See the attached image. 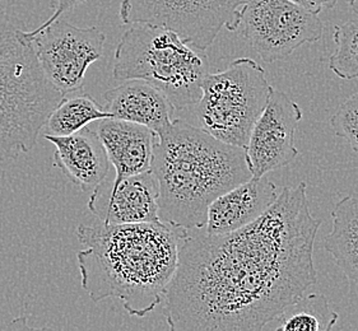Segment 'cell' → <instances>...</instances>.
<instances>
[{"label": "cell", "mask_w": 358, "mask_h": 331, "mask_svg": "<svg viewBox=\"0 0 358 331\" xmlns=\"http://www.w3.org/2000/svg\"><path fill=\"white\" fill-rule=\"evenodd\" d=\"M306 189L303 181L282 187L272 207L241 230H187L164 298L171 330H264L315 286L322 221L310 210Z\"/></svg>", "instance_id": "cell-1"}, {"label": "cell", "mask_w": 358, "mask_h": 331, "mask_svg": "<svg viewBox=\"0 0 358 331\" xmlns=\"http://www.w3.org/2000/svg\"><path fill=\"white\" fill-rule=\"evenodd\" d=\"M187 230L162 221L80 224L76 235L85 246L77 252L82 288L94 303L117 298L130 316H147L164 302Z\"/></svg>", "instance_id": "cell-2"}, {"label": "cell", "mask_w": 358, "mask_h": 331, "mask_svg": "<svg viewBox=\"0 0 358 331\" xmlns=\"http://www.w3.org/2000/svg\"><path fill=\"white\" fill-rule=\"evenodd\" d=\"M151 171L158 185V219L185 230L203 228L209 204L252 177L244 148L181 119L157 135Z\"/></svg>", "instance_id": "cell-3"}, {"label": "cell", "mask_w": 358, "mask_h": 331, "mask_svg": "<svg viewBox=\"0 0 358 331\" xmlns=\"http://www.w3.org/2000/svg\"><path fill=\"white\" fill-rule=\"evenodd\" d=\"M64 94L45 77L26 29L0 10V161L18 159L37 143Z\"/></svg>", "instance_id": "cell-4"}, {"label": "cell", "mask_w": 358, "mask_h": 331, "mask_svg": "<svg viewBox=\"0 0 358 331\" xmlns=\"http://www.w3.org/2000/svg\"><path fill=\"white\" fill-rule=\"evenodd\" d=\"M208 73L206 51L161 26L130 24L115 51V80L151 83L169 97L176 110H185L201 100V84Z\"/></svg>", "instance_id": "cell-5"}, {"label": "cell", "mask_w": 358, "mask_h": 331, "mask_svg": "<svg viewBox=\"0 0 358 331\" xmlns=\"http://www.w3.org/2000/svg\"><path fill=\"white\" fill-rule=\"evenodd\" d=\"M273 87L254 59L238 58L222 72L208 73L195 115L203 130L227 145L245 148Z\"/></svg>", "instance_id": "cell-6"}, {"label": "cell", "mask_w": 358, "mask_h": 331, "mask_svg": "<svg viewBox=\"0 0 358 331\" xmlns=\"http://www.w3.org/2000/svg\"><path fill=\"white\" fill-rule=\"evenodd\" d=\"M246 0H122L124 24H153L172 29L185 43L207 50L220 31H236Z\"/></svg>", "instance_id": "cell-7"}, {"label": "cell", "mask_w": 358, "mask_h": 331, "mask_svg": "<svg viewBox=\"0 0 358 331\" xmlns=\"http://www.w3.org/2000/svg\"><path fill=\"white\" fill-rule=\"evenodd\" d=\"M238 29L263 61L274 63L319 41L324 24L319 15L289 0H246Z\"/></svg>", "instance_id": "cell-8"}, {"label": "cell", "mask_w": 358, "mask_h": 331, "mask_svg": "<svg viewBox=\"0 0 358 331\" xmlns=\"http://www.w3.org/2000/svg\"><path fill=\"white\" fill-rule=\"evenodd\" d=\"M26 35L45 77L64 96L82 89L88 68L102 58L106 41L97 27H78L60 18Z\"/></svg>", "instance_id": "cell-9"}, {"label": "cell", "mask_w": 358, "mask_h": 331, "mask_svg": "<svg viewBox=\"0 0 358 331\" xmlns=\"http://www.w3.org/2000/svg\"><path fill=\"white\" fill-rule=\"evenodd\" d=\"M301 119L299 103L273 87L269 101L254 124L244 148L252 177H263L297 159L294 133Z\"/></svg>", "instance_id": "cell-10"}, {"label": "cell", "mask_w": 358, "mask_h": 331, "mask_svg": "<svg viewBox=\"0 0 358 331\" xmlns=\"http://www.w3.org/2000/svg\"><path fill=\"white\" fill-rule=\"evenodd\" d=\"M103 224L155 222L158 219V185L152 171L102 181L87 203Z\"/></svg>", "instance_id": "cell-11"}, {"label": "cell", "mask_w": 358, "mask_h": 331, "mask_svg": "<svg viewBox=\"0 0 358 331\" xmlns=\"http://www.w3.org/2000/svg\"><path fill=\"white\" fill-rule=\"evenodd\" d=\"M280 191L278 186L264 176L251 177L209 204L203 230L208 235H226L241 230L263 216L277 200Z\"/></svg>", "instance_id": "cell-12"}, {"label": "cell", "mask_w": 358, "mask_h": 331, "mask_svg": "<svg viewBox=\"0 0 358 331\" xmlns=\"http://www.w3.org/2000/svg\"><path fill=\"white\" fill-rule=\"evenodd\" d=\"M102 108L110 117L139 124L156 135L170 128L176 108L162 91L143 80H124L105 92Z\"/></svg>", "instance_id": "cell-13"}, {"label": "cell", "mask_w": 358, "mask_h": 331, "mask_svg": "<svg viewBox=\"0 0 358 331\" xmlns=\"http://www.w3.org/2000/svg\"><path fill=\"white\" fill-rule=\"evenodd\" d=\"M55 147L54 165L82 191H94L110 171V161L96 130L88 126L72 135L43 134Z\"/></svg>", "instance_id": "cell-14"}, {"label": "cell", "mask_w": 358, "mask_h": 331, "mask_svg": "<svg viewBox=\"0 0 358 331\" xmlns=\"http://www.w3.org/2000/svg\"><path fill=\"white\" fill-rule=\"evenodd\" d=\"M96 133L115 168L114 180L151 171L157 135L139 124L114 117L97 122Z\"/></svg>", "instance_id": "cell-15"}, {"label": "cell", "mask_w": 358, "mask_h": 331, "mask_svg": "<svg viewBox=\"0 0 358 331\" xmlns=\"http://www.w3.org/2000/svg\"><path fill=\"white\" fill-rule=\"evenodd\" d=\"M333 227L324 247L350 281L358 283V199L345 196L331 212Z\"/></svg>", "instance_id": "cell-16"}, {"label": "cell", "mask_w": 358, "mask_h": 331, "mask_svg": "<svg viewBox=\"0 0 358 331\" xmlns=\"http://www.w3.org/2000/svg\"><path fill=\"white\" fill-rule=\"evenodd\" d=\"M337 311L330 307L322 295H302L296 302L289 304L271 326L277 331H329L337 324Z\"/></svg>", "instance_id": "cell-17"}, {"label": "cell", "mask_w": 358, "mask_h": 331, "mask_svg": "<svg viewBox=\"0 0 358 331\" xmlns=\"http://www.w3.org/2000/svg\"><path fill=\"white\" fill-rule=\"evenodd\" d=\"M110 117L103 110L102 105H99L88 94H77L74 97L64 96L59 102L57 108L52 110L43 129V134H50L57 137L72 135L79 130L88 126L94 122Z\"/></svg>", "instance_id": "cell-18"}, {"label": "cell", "mask_w": 358, "mask_h": 331, "mask_svg": "<svg viewBox=\"0 0 358 331\" xmlns=\"http://www.w3.org/2000/svg\"><path fill=\"white\" fill-rule=\"evenodd\" d=\"M333 40L336 47L330 55V71L341 80H357L358 20L336 26Z\"/></svg>", "instance_id": "cell-19"}, {"label": "cell", "mask_w": 358, "mask_h": 331, "mask_svg": "<svg viewBox=\"0 0 358 331\" xmlns=\"http://www.w3.org/2000/svg\"><path fill=\"white\" fill-rule=\"evenodd\" d=\"M330 126L337 137L348 142L358 152V92L344 100L330 119Z\"/></svg>", "instance_id": "cell-20"}, {"label": "cell", "mask_w": 358, "mask_h": 331, "mask_svg": "<svg viewBox=\"0 0 358 331\" xmlns=\"http://www.w3.org/2000/svg\"><path fill=\"white\" fill-rule=\"evenodd\" d=\"M88 1H92V0H50V7L54 9V13L48 21L43 22L40 27L50 24L52 22L59 20L62 15L71 12L74 8L86 4Z\"/></svg>", "instance_id": "cell-21"}, {"label": "cell", "mask_w": 358, "mask_h": 331, "mask_svg": "<svg viewBox=\"0 0 358 331\" xmlns=\"http://www.w3.org/2000/svg\"><path fill=\"white\" fill-rule=\"evenodd\" d=\"M289 1L308 9L315 15H320L325 9H333L338 3V0H289Z\"/></svg>", "instance_id": "cell-22"}, {"label": "cell", "mask_w": 358, "mask_h": 331, "mask_svg": "<svg viewBox=\"0 0 358 331\" xmlns=\"http://www.w3.org/2000/svg\"><path fill=\"white\" fill-rule=\"evenodd\" d=\"M350 7L353 10V13L358 15V0H350Z\"/></svg>", "instance_id": "cell-23"}]
</instances>
